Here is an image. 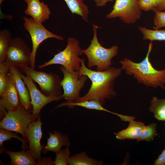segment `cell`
I'll return each mask as SVG.
<instances>
[{
  "label": "cell",
  "instance_id": "6da1fadb",
  "mask_svg": "<svg viewBox=\"0 0 165 165\" xmlns=\"http://www.w3.org/2000/svg\"><path fill=\"white\" fill-rule=\"evenodd\" d=\"M81 63L79 74L87 76L91 81V85L87 94L77 102L94 100L103 106L105 99H112L116 96L114 81L121 75L122 69L111 67L105 71H95L86 67L84 58L81 59Z\"/></svg>",
  "mask_w": 165,
  "mask_h": 165
},
{
  "label": "cell",
  "instance_id": "7a4b0ae2",
  "mask_svg": "<svg viewBox=\"0 0 165 165\" xmlns=\"http://www.w3.org/2000/svg\"><path fill=\"white\" fill-rule=\"evenodd\" d=\"M152 49L153 44L151 41L147 53L142 61L135 62L125 58L120 62L121 68L127 74L133 76L139 83L147 87L165 89V68L158 70L152 66L149 59Z\"/></svg>",
  "mask_w": 165,
  "mask_h": 165
},
{
  "label": "cell",
  "instance_id": "3957f363",
  "mask_svg": "<svg viewBox=\"0 0 165 165\" xmlns=\"http://www.w3.org/2000/svg\"><path fill=\"white\" fill-rule=\"evenodd\" d=\"M92 25L93 39L89 47L82 50V51L88 58V68L96 66L97 71H105L112 65V59L117 55L118 48L116 45L109 48L103 47L99 42L97 37V29L99 27L94 24Z\"/></svg>",
  "mask_w": 165,
  "mask_h": 165
},
{
  "label": "cell",
  "instance_id": "277c9868",
  "mask_svg": "<svg viewBox=\"0 0 165 165\" xmlns=\"http://www.w3.org/2000/svg\"><path fill=\"white\" fill-rule=\"evenodd\" d=\"M67 42L64 50L54 55L48 61L38 65V68L42 69L52 64H59L69 71H79L81 65V59L79 56L83 53L79 46V41L75 38L70 37Z\"/></svg>",
  "mask_w": 165,
  "mask_h": 165
},
{
  "label": "cell",
  "instance_id": "5b68a950",
  "mask_svg": "<svg viewBox=\"0 0 165 165\" xmlns=\"http://www.w3.org/2000/svg\"><path fill=\"white\" fill-rule=\"evenodd\" d=\"M37 119L32 112L21 105L16 109L7 111L0 122V128L19 133L26 139V133L29 125Z\"/></svg>",
  "mask_w": 165,
  "mask_h": 165
},
{
  "label": "cell",
  "instance_id": "8992f818",
  "mask_svg": "<svg viewBox=\"0 0 165 165\" xmlns=\"http://www.w3.org/2000/svg\"><path fill=\"white\" fill-rule=\"evenodd\" d=\"M24 27L29 34L32 43V50L31 58L30 68H35L36 56L37 50L40 44L46 40L54 38L63 40V38L55 35L47 30L42 24L32 18L25 16L23 17Z\"/></svg>",
  "mask_w": 165,
  "mask_h": 165
},
{
  "label": "cell",
  "instance_id": "52a82bcc",
  "mask_svg": "<svg viewBox=\"0 0 165 165\" xmlns=\"http://www.w3.org/2000/svg\"><path fill=\"white\" fill-rule=\"evenodd\" d=\"M20 71L28 75L32 80L39 85L41 92L46 96H60L61 87V78L53 73L38 71L30 66L19 68Z\"/></svg>",
  "mask_w": 165,
  "mask_h": 165
},
{
  "label": "cell",
  "instance_id": "ba28073f",
  "mask_svg": "<svg viewBox=\"0 0 165 165\" xmlns=\"http://www.w3.org/2000/svg\"><path fill=\"white\" fill-rule=\"evenodd\" d=\"M60 69L64 75L60 82L64 93L61 97L67 102H77L80 97V90L88 77L86 75H80L79 71H69L62 66L60 67Z\"/></svg>",
  "mask_w": 165,
  "mask_h": 165
},
{
  "label": "cell",
  "instance_id": "9c48e42d",
  "mask_svg": "<svg viewBox=\"0 0 165 165\" xmlns=\"http://www.w3.org/2000/svg\"><path fill=\"white\" fill-rule=\"evenodd\" d=\"M31 52L32 50L22 38H12L3 63L9 68L30 66Z\"/></svg>",
  "mask_w": 165,
  "mask_h": 165
},
{
  "label": "cell",
  "instance_id": "30bf717a",
  "mask_svg": "<svg viewBox=\"0 0 165 165\" xmlns=\"http://www.w3.org/2000/svg\"><path fill=\"white\" fill-rule=\"evenodd\" d=\"M141 15L138 0H115L112 10L106 17L110 19L118 17L125 23L133 24Z\"/></svg>",
  "mask_w": 165,
  "mask_h": 165
},
{
  "label": "cell",
  "instance_id": "8fae6325",
  "mask_svg": "<svg viewBox=\"0 0 165 165\" xmlns=\"http://www.w3.org/2000/svg\"><path fill=\"white\" fill-rule=\"evenodd\" d=\"M21 77L29 91L32 106V113L37 119L43 108L53 101H58L62 98L60 96H46L37 88L32 80L27 74L21 72Z\"/></svg>",
  "mask_w": 165,
  "mask_h": 165
},
{
  "label": "cell",
  "instance_id": "7c38bea8",
  "mask_svg": "<svg viewBox=\"0 0 165 165\" xmlns=\"http://www.w3.org/2000/svg\"><path fill=\"white\" fill-rule=\"evenodd\" d=\"M42 125L39 115L36 120L30 123L26 133L28 150L33 159L36 162L41 159V153L44 146V144L41 145V143L42 135Z\"/></svg>",
  "mask_w": 165,
  "mask_h": 165
},
{
  "label": "cell",
  "instance_id": "4fadbf2b",
  "mask_svg": "<svg viewBox=\"0 0 165 165\" xmlns=\"http://www.w3.org/2000/svg\"><path fill=\"white\" fill-rule=\"evenodd\" d=\"M0 97V104L2 105L7 111L14 110L21 105L14 81L9 71L7 86Z\"/></svg>",
  "mask_w": 165,
  "mask_h": 165
},
{
  "label": "cell",
  "instance_id": "5bb4252c",
  "mask_svg": "<svg viewBox=\"0 0 165 165\" xmlns=\"http://www.w3.org/2000/svg\"><path fill=\"white\" fill-rule=\"evenodd\" d=\"M9 71L13 77L18 93L21 105L28 111L32 112V106L29 91L22 79L21 71L16 67H12Z\"/></svg>",
  "mask_w": 165,
  "mask_h": 165
},
{
  "label": "cell",
  "instance_id": "9a60e30c",
  "mask_svg": "<svg viewBox=\"0 0 165 165\" xmlns=\"http://www.w3.org/2000/svg\"><path fill=\"white\" fill-rule=\"evenodd\" d=\"M27 7L25 13L36 21L42 24L50 18L51 12L48 6L40 0H24Z\"/></svg>",
  "mask_w": 165,
  "mask_h": 165
},
{
  "label": "cell",
  "instance_id": "2e32d148",
  "mask_svg": "<svg viewBox=\"0 0 165 165\" xmlns=\"http://www.w3.org/2000/svg\"><path fill=\"white\" fill-rule=\"evenodd\" d=\"M49 134L47 144L45 146L44 145L42 151L43 154H46L49 151L56 153L61 150L63 146L69 147L71 145L69 138L66 134H63L55 130L53 131V133L49 132Z\"/></svg>",
  "mask_w": 165,
  "mask_h": 165
},
{
  "label": "cell",
  "instance_id": "e0dca14e",
  "mask_svg": "<svg viewBox=\"0 0 165 165\" xmlns=\"http://www.w3.org/2000/svg\"><path fill=\"white\" fill-rule=\"evenodd\" d=\"M144 123L140 121L132 120L129 122L128 126L126 129L118 132L116 134L118 140L137 139L144 126Z\"/></svg>",
  "mask_w": 165,
  "mask_h": 165
},
{
  "label": "cell",
  "instance_id": "ac0fdd59",
  "mask_svg": "<svg viewBox=\"0 0 165 165\" xmlns=\"http://www.w3.org/2000/svg\"><path fill=\"white\" fill-rule=\"evenodd\" d=\"M19 152L6 150L5 152L10 157L11 161L9 165H38L33 159L29 150L27 149Z\"/></svg>",
  "mask_w": 165,
  "mask_h": 165
},
{
  "label": "cell",
  "instance_id": "d6986e66",
  "mask_svg": "<svg viewBox=\"0 0 165 165\" xmlns=\"http://www.w3.org/2000/svg\"><path fill=\"white\" fill-rule=\"evenodd\" d=\"M64 106H67L68 108H73L75 106H79L88 109L105 111L115 115H116V113L112 112L105 109L98 101L94 100H85L71 103L65 102L57 105L54 109Z\"/></svg>",
  "mask_w": 165,
  "mask_h": 165
},
{
  "label": "cell",
  "instance_id": "ffe728a7",
  "mask_svg": "<svg viewBox=\"0 0 165 165\" xmlns=\"http://www.w3.org/2000/svg\"><path fill=\"white\" fill-rule=\"evenodd\" d=\"M72 14L79 15L85 21L88 22L89 11L88 6L84 3V0H63Z\"/></svg>",
  "mask_w": 165,
  "mask_h": 165
},
{
  "label": "cell",
  "instance_id": "44dd1931",
  "mask_svg": "<svg viewBox=\"0 0 165 165\" xmlns=\"http://www.w3.org/2000/svg\"><path fill=\"white\" fill-rule=\"evenodd\" d=\"M67 163L69 165H102L104 164L102 160L89 157L85 151L70 156Z\"/></svg>",
  "mask_w": 165,
  "mask_h": 165
},
{
  "label": "cell",
  "instance_id": "7402d4cb",
  "mask_svg": "<svg viewBox=\"0 0 165 165\" xmlns=\"http://www.w3.org/2000/svg\"><path fill=\"white\" fill-rule=\"evenodd\" d=\"M17 133L7 130L4 129H0V154L4 152L6 150L4 147V142L5 141L10 140L12 138H16L22 143V149H26L28 148V144L26 139L21 137L17 134Z\"/></svg>",
  "mask_w": 165,
  "mask_h": 165
},
{
  "label": "cell",
  "instance_id": "603a6c76",
  "mask_svg": "<svg viewBox=\"0 0 165 165\" xmlns=\"http://www.w3.org/2000/svg\"><path fill=\"white\" fill-rule=\"evenodd\" d=\"M149 110L158 120L165 121V99L152 97Z\"/></svg>",
  "mask_w": 165,
  "mask_h": 165
},
{
  "label": "cell",
  "instance_id": "cb8c5ba5",
  "mask_svg": "<svg viewBox=\"0 0 165 165\" xmlns=\"http://www.w3.org/2000/svg\"><path fill=\"white\" fill-rule=\"evenodd\" d=\"M11 36V32L7 29L0 31V63L5 61Z\"/></svg>",
  "mask_w": 165,
  "mask_h": 165
},
{
  "label": "cell",
  "instance_id": "d4e9b609",
  "mask_svg": "<svg viewBox=\"0 0 165 165\" xmlns=\"http://www.w3.org/2000/svg\"><path fill=\"white\" fill-rule=\"evenodd\" d=\"M139 29L143 35V39L154 41H165V29L151 30L144 27Z\"/></svg>",
  "mask_w": 165,
  "mask_h": 165
},
{
  "label": "cell",
  "instance_id": "484cf974",
  "mask_svg": "<svg viewBox=\"0 0 165 165\" xmlns=\"http://www.w3.org/2000/svg\"><path fill=\"white\" fill-rule=\"evenodd\" d=\"M156 128V124L155 123H151L148 125H145L137 139V141L143 140L150 141L153 140L154 137L158 135Z\"/></svg>",
  "mask_w": 165,
  "mask_h": 165
},
{
  "label": "cell",
  "instance_id": "4316f807",
  "mask_svg": "<svg viewBox=\"0 0 165 165\" xmlns=\"http://www.w3.org/2000/svg\"><path fill=\"white\" fill-rule=\"evenodd\" d=\"M9 69L3 62L0 63V96L3 93L7 86Z\"/></svg>",
  "mask_w": 165,
  "mask_h": 165
},
{
  "label": "cell",
  "instance_id": "83f0119b",
  "mask_svg": "<svg viewBox=\"0 0 165 165\" xmlns=\"http://www.w3.org/2000/svg\"><path fill=\"white\" fill-rule=\"evenodd\" d=\"M54 163L55 165H67L68 160L70 156L71 152L69 147L61 149L56 153Z\"/></svg>",
  "mask_w": 165,
  "mask_h": 165
},
{
  "label": "cell",
  "instance_id": "f1b7e54d",
  "mask_svg": "<svg viewBox=\"0 0 165 165\" xmlns=\"http://www.w3.org/2000/svg\"><path fill=\"white\" fill-rule=\"evenodd\" d=\"M155 15L153 18L154 24L156 30L165 28V11L153 10Z\"/></svg>",
  "mask_w": 165,
  "mask_h": 165
},
{
  "label": "cell",
  "instance_id": "f546056e",
  "mask_svg": "<svg viewBox=\"0 0 165 165\" xmlns=\"http://www.w3.org/2000/svg\"><path fill=\"white\" fill-rule=\"evenodd\" d=\"M139 6L141 10L148 12L156 8V0H138Z\"/></svg>",
  "mask_w": 165,
  "mask_h": 165
},
{
  "label": "cell",
  "instance_id": "4dcf8cb0",
  "mask_svg": "<svg viewBox=\"0 0 165 165\" xmlns=\"http://www.w3.org/2000/svg\"><path fill=\"white\" fill-rule=\"evenodd\" d=\"M38 165H54V161L50 157H44L37 162Z\"/></svg>",
  "mask_w": 165,
  "mask_h": 165
},
{
  "label": "cell",
  "instance_id": "1f68e13d",
  "mask_svg": "<svg viewBox=\"0 0 165 165\" xmlns=\"http://www.w3.org/2000/svg\"><path fill=\"white\" fill-rule=\"evenodd\" d=\"M154 165H165V149L163 150L154 161Z\"/></svg>",
  "mask_w": 165,
  "mask_h": 165
},
{
  "label": "cell",
  "instance_id": "d6a6232c",
  "mask_svg": "<svg viewBox=\"0 0 165 165\" xmlns=\"http://www.w3.org/2000/svg\"><path fill=\"white\" fill-rule=\"evenodd\" d=\"M156 3L155 9L159 11H165V0H156Z\"/></svg>",
  "mask_w": 165,
  "mask_h": 165
},
{
  "label": "cell",
  "instance_id": "836d02e7",
  "mask_svg": "<svg viewBox=\"0 0 165 165\" xmlns=\"http://www.w3.org/2000/svg\"><path fill=\"white\" fill-rule=\"evenodd\" d=\"M95 2L96 6L97 7L105 6L108 2H112L114 0H94Z\"/></svg>",
  "mask_w": 165,
  "mask_h": 165
},
{
  "label": "cell",
  "instance_id": "e575fe53",
  "mask_svg": "<svg viewBox=\"0 0 165 165\" xmlns=\"http://www.w3.org/2000/svg\"><path fill=\"white\" fill-rule=\"evenodd\" d=\"M7 111L4 107L0 104V120H2L5 116Z\"/></svg>",
  "mask_w": 165,
  "mask_h": 165
},
{
  "label": "cell",
  "instance_id": "d590c367",
  "mask_svg": "<svg viewBox=\"0 0 165 165\" xmlns=\"http://www.w3.org/2000/svg\"><path fill=\"white\" fill-rule=\"evenodd\" d=\"M4 0H0V4Z\"/></svg>",
  "mask_w": 165,
  "mask_h": 165
},
{
  "label": "cell",
  "instance_id": "8d00e7d4",
  "mask_svg": "<svg viewBox=\"0 0 165 165\" xmlns=\"http://www.w3.org/2000/svg\"><path fill=\"white\" fill-rule=\"evenodd\" d=\"M164 99H165V98H164Z\"/></svg>",
  "mask_w": 165,
  "mask_h": 165
}]
</instances>
